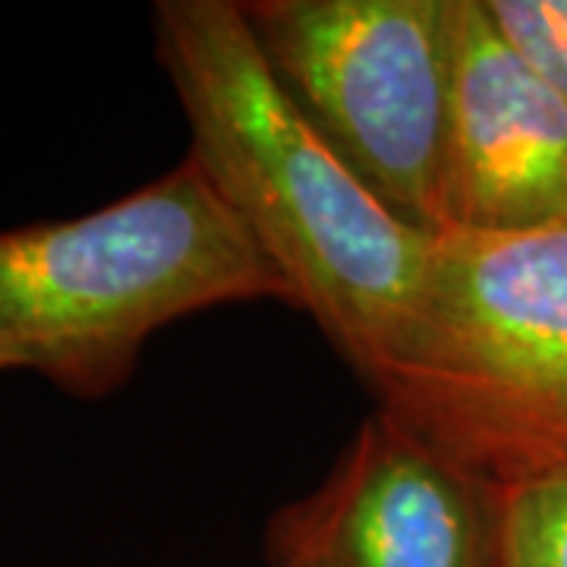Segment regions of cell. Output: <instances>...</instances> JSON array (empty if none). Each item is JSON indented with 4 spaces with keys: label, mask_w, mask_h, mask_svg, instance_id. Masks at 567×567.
Returning a JSON list of instances; mask_svg holds the SVG:
<instances>
[{
    "label": "cell",
    "mask_w": 567,
    "mask_h": 567,
    "mask_svg": "<svg viewBox=\"0 0 567 567\" xmlns=\"http://www.w3.org/2000/svg\"><path fill=\"white\" fill-rule=\"evenodd\" d=\"M155 51L189 155L363 382L385 360L432 237L398 218L275 82L237 0H158Z\"/></svg>",
    "instance_id": "cell-1"
},
{
    "label": "cell",
    "mask_w": 567,
    "mask_h": 567,
    "mask_svg": "<svg viewBox=\"0 0 567 567\" xmlns=\"http://www.w3.org/2000/svg\"><path fill=\"white\" fill-rule=\"evenodd\" d=\"M268 297L287 303L281 275L183 158L99 212L0 234V369L104 398L158 328Z\"/></svg>",
    "instance_id": "cell-2"
},
{
    "label": "cell",
    "mask_w": 567,
    "mask_h": 567,
    "mask_svg": "<svg viewBox=\"0 0 567 567\" xmlns=\"http://www.w3.org/2000/svg\"><path fill=\"white\" fill-rule=\"evenodd\" d=\"M365 385L498 483L567 461V227L432 237Z\"/></svg>",
    "instance_id": "cell-3"
},
{
    "label": "cell",
    "mask_w": 567,
    "mask_h": 567,
    "mask_svg": "<svg viewBox=\"0 0 567 567\" xmlns=\"http://www.w3.org/2000/svg\"><path fill=\"white\" fill-rule=\"evenodd\" d=\"M240 10L306 123L398 218L439 237L457 0H246Z\"/></svg>",
    "instance_id": "cell-4"
},
{
    "label": "cell",
    "mask_w": 567,
    "mask_h": 567,
    "mask_svg": "<svg viewBox=\"0 0 567 567\" xmlns=\"http://www.w3.org/2000/svg\"><path fill=\"white\" fill-rule=\"evenodd\" d=\"M271 567H502V483L379 406L271 524Z\"/></svg>",
    "instance_id": "cell-5"
},
{
    "label": "cell",
    "mask_w": 567,
    "mask_h": 567,
    "mask_svg": "<svg viewBox=\"0 0 567 567\" xmlns=\"http://www.w3.org/2000/svg\"><path fill=\"white\" fill-rule=\"evenodd\" d=\"M567 227V111L488 0H457L442 234Z\"/></svg>",
    "instance_id": "cell-6"
},
{
    "label": "cell",
    "mask_w": 567,
    "mask_h": 567,
    "mask_svg": "<svg viewBox=\"0 0 567 567\" xmlns=\"http://www.w3.org/2000/svg\"><path fill=\"white\" fill-rule=\"evenodd\" d=\"M502 567H567V461L502 483Z\"/></svg>",
    "instance_id": "cell-7"
},
{
    "label": "cell",
    "mask_w": 567,
    "mask_h": 567,
    "mask_svg": "<svg viewBox=\"0 0 567 567\" xmlns=\"http://www.w3.org/2000/svg\"><path fill=\"white\" fill-rule=\"evenodd\" d=\"M488 10L567 111V0H488Z\"/></svg>",
    "instance_id": "cell-8"
}]
</instances>
